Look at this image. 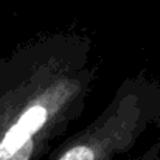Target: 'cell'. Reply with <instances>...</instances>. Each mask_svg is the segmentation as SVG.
<instances>
[]
</instances>
